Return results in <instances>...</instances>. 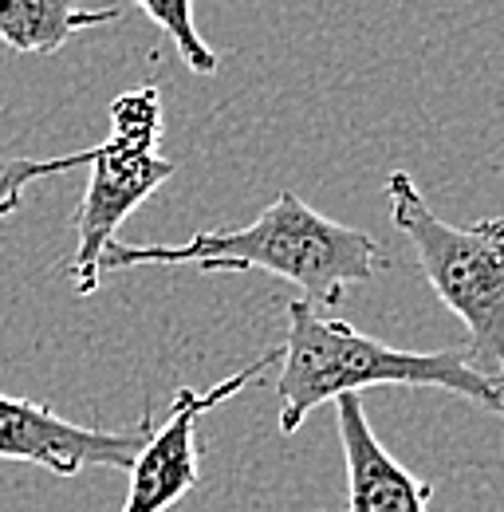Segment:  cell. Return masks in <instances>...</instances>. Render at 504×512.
I'll use <instances>...</instances> for the list:
<instances>
[{
  "instance_id": "1",
  "label": "cell",
  "mask_w": 504,
  "mask_h": 512,
  "mask_svg": "<svg viewBox=\"0 0 504 512\" xmlns=\"http://www.w3.org/2000/svg\"><path fill=\"white\" fill-rule=\"evenodd\" d=\"M138 264H197L205 272H249L260 268L304 288L315 308H335L351 284L371 280L386 264L371 233L339 225L315 213L308 201L284 190L245 229L197 233L186 245H107L99 272H123Z\"/></svg>"
},
{
  "instance_id": "2",
  "label": "cell",
  "mask_w": 504,
  "mask_h": 512,
  "mask_svg": "<svg viewBox=\"0 0 504 512\" xmlns=\"http://www.w3.org/2000/svg\"><path fill=\"white\" fill-rule=\"evenodd\" d=\"M288 339L280 347V434H296L315 406L367 386H434L504 418V383L485 375L469 347L449 351H398L355 331L308 300H292Z\"/></svg>"
},
{
  "instance_id": "3",
  "label": "cell",
  "mask_w": 504,
  "mask_h": 512,
  "mask_svg": "<svg viewBox=\"0 0 504 512\" xmlns=\"http://www.w3.org/2000/svg\"><path fill=\"white\" fill-rule=\"evenodd\" d=\"M394 229L410 241L438 300L465 323L473 363L504 383V217L449 225L406 170L386 178Z\"/></svg>"
},
{
  "instance_id": "4",
  "label": "cell",
  "mask_w": 504,
  "mask_h": 512,
  "mask_svg": "<svg viewBox=\"0 0 504 512\" xmlns=\"http://www.w3.org/2000/svg\"><path fill=\"white\" fill-rule=\"evenodd\" d=\"M178 166L158 154L154 138H130V134H111L107 142L95 146L91 158V182L75 213V256L67 264L71 288L79 296H91L103 280L99 260L107 245H115L119 225L150 197L162 190Z\"/></svg>"
},
{
  "instance_id": "5",
  "label": "cell",
  "mask_w": 504,
  "mask_h": 512,
  "mask_svg": "<svg viewBox=\"0 0 504 512\" xmlns=\"http://www.w3.org/2000/svg\"><path fill=\"white\" fill-rule=\"evenodd\" d=\"M268 367H280V347L264 351L252 367L229 375L225 383H217L213 390H189L182 386L174 394V406L166 414L162 426L150 430L142 453L134 457L130 465V493H126L123 512H166L174 509L189 489L197 485L201 477V457H197V418L209 414L213 406H221L225 398L249 390L252 383L264 379Z\"/></svg>"
},
{
  "instance_id": "6",
  "label": "cell",
  "mask_w": 504,
  "mask_h": 512,
  "mask_svg": "<svg viewBox=\"0 0 504 512\" xmlns=\"http://www.w3.org/2000/svg\"><path fill=\"white\" fill-rule=\"evenodd\" d=\"M154 430L150 410L126 430H87L32 398L0 394V461L40 465L56 477H75L87 465L130 469Z\"/></svg>"
},
{
  "instance_id": "7",
  "label": "cell",
  "mask_w": 504,
  "mask_h": 512,
  "mask_svg": "<svg viewBox=\"0 0 504 512\" xmlns=\"http://www.w3.org/2000/svg\"><path fill=\"white\" fill-rule=\"evenodd\" d=\"M339 418V446L347 465V512H426L434 485L414 477L398 457H390L375 438L363 398L343 394L335 398Z\"/></svg>"
},
{
  "instance_id": "8",
  "label": "cell",
  "mask_w": 504,
  "mask_h": 512,
  "mask_svg": "<svg viewBox=\"0 0 504 512\" xmlns=\"http://www.w3.org/2000/svg\"><path fill=\"white\" fill-rule=\"evenodd\" d=\"M119 8H83L75 0H0V40L20 56H48L75 32L119 24Z\"/></svg>"
},
{
  "instance_id": "9",
  "label": "cell",
  "mask_w": 504,
  "mask_h": 512,
  "mask_svg": "<svg viewBox=\"0 0 504 512\" xmlns=\"http://www.w3.org/2000/svg\"><path fill=\"white\" fill-rule=\"evenodd\" d=\"M178 48V56L189 64V71L197 75H213L217 71V52L197 36V24H193V0H134Z\"/></svg>"
},
{
  "instance_id": "10",
  "label": "cell",
  "mask_w": 504,
  "mask_h": 512,
  "mask_svg": "<svg viewBox=\"0 0 504 512\" xmlns=\"http://www.w3.org/2000/svg\"><path fill=\"white\" fill-rule=\"evenodd\" d=\"M91 158H95V146L91 150L63 154V158H0V221L12 217L24 205V190L32 182L52 178V174H67V170H79V166H91Z\"/></svg>"
}]
</instances>
